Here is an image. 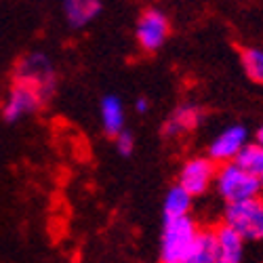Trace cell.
I'll return each instance as SVG.
<instances>
[{
  "mask_svg": "<svg viewBox=\"0 0 263 263\" xmlns=\"http://www.w3.org/2000/svg\"><path fill=\"white\" fill-rule=\"evenodd\" d=\"M215 185L219 196L230 204V202H240L249 198H259L261 194V183L259 177L247 168H242L238 162H223L217 168L215 175Z\"/></svg>",
  "mask_w": 263,
  "mask_h": 263,
  "instance_id": "1",
  "label": "cell"
},
{
  "mask_svg": "<svg viewBox=\"0 0 263 263\" xmlns=\"http://www.w3.org/2000/svg\"><path fill=\"white\" fill-rule=\"evenodd\" d=\"M196 236H198V226H196V221L190 215L164 219L162 240H160V259H162V263L183 261L185 255L190 253L192 245H194Z\"/></svg>",
  "mask_w": 263,
  "mask_h": 263,
  "instance_id": "2",
  "label": "cell"
},
{
  "mask_svg": "<svg viewBox=\"0 0 263 263\" xmlns=\"http://www.w3.org/2000/svg\"><path fill=\"white\" fill-rule=\"evenodd\" d=\"M55 78L57 74H55L51 59L45 53H38V51L24 55L15 68V80L34 86L45 99L51 97V93L55 91V84H57Z\"/></svg>",
  "mask_w": 263,
  "mask_h": 263,
  "instance_id": "3",
  "label": "cell"
},
{
  "mask_svg": "<svg viewBox=\"0 0 263 263\" xmlns=\"http://www.w3.org/2000/svg\"><path fill=\"white\" fill-rule=\"evenodd\" d=\"M223 223L236 230L245 240H263V200L249 198L230 202L223 215Z\"/></svg>",
  "mask_w": 263,
  "mask_h": 263,
  "instance_id": "4",
  "label": "cell"
},
{
  "mask_svg": "<svg viewBox=\"0 0 263 263\" xmlns=\"http://www.w3.org/2000/svg\"><path fill=\"white\" fill-rule=\"evenodd\" d=\"M171 34V24L168 17L158 11V9H145L139 19H137V28H135V36L141 51L145 53H156L164 47V42Z\"/></svg>",
  "mask_w": 263,
  "mask_h": 263,
  "instance_id": "5",
  "label": "cell"
},
{
  "mask_svg": "<svg viewBox=\"0 0 263 263\" xmlns=\"http://www.w3.org/2000/svg\"><path fill=\"white\" fill-rule=\"evenodd\" d=\"M217 175V162L209 156H198L187 160L179 171V185L192 196L198 198L209 192V187L215 183Z\"/></svg>",
  "mask_w": 263,
  "mask_h": 263,
  "instance_id": "6",
  "label": "cell"
},
{
  "mask_svg": "<svg viewBox=\"0 0 263 263\" xmlns=\"http://www.w3.org/2000/svg\"><path fill=\"white\" fill-rule=\"evenodd\" d=\"M42 101H45V97H42L34 86L15 80L9 95H7V99H5L3 116H5L7 122H17L21 118L34 114L36 109L42 105Z\"/></svg>",
  "mask_w": 263,
  "mask_h": 263,
  "instance_id": "7",
  "label": "cell"
},
{
  "mask_svg": "<svg viewBox=\"0 0 263 263\" xmlns=\"http://www.w3.org/2000/svg\"><path fill=\"white\" fill-rule=\"evenodd\" d=\"M249 143V133L242 124H234L228 126L219 133L211 145H209V158L215 160L217 164H223V162H232L238 152L242 149Z\"/></svg>",
  "mask_w": 263,
  "mask_h": 263,
  "instance_id": "8",
  "label": "cell"
},
{
  "mask_svg": "<svg viewBox=\"0 0 263 263\" xmlns=\"http://www.w3.org/2000/svg\"><path fill=\"white\" fill-rule=\"evenodd\" d=\"M204 120L202 107L194 105V103H183L179 107H175V112L164 120L162 124V135L168 139L181 137L190 130H196Z\"/></svg>",
  "mask_w": 263,
  "mask_h": 263,
  "instance_id": "9",
  "label": "cell"
},
{
  "mask_svg": "<svg viewBox=\"0 0 263 263\" xmlns=\"http://www.w3.org/2000/svg\"><path fill=\"white\" fill-rule=\"evenodd\" d=\"M217 242V263H242L245 255V238L228 223L219 226L215 230Z\"/></svg>",
  "mask_w": 263,
  "mask_h": 263,
  "instance_id": "10",
  "label": "cell"
},
{
  "mask_svg": "<svg viewBox=\"0 0 263 263\" xmlns=\"http://www.w3.org/2000/svg\"><path fill=\"white\" fill-rule=\"evenodd\" d=\"M63 3V15L70 28L80 30L95 21L101 13V0H61Z\"/></svg>",
  "mask_w": 263,
  "mask_h": 263,
  "instance_id": "11",
  "label": "cell"
},
{
  "mask_svg": "<svg viewBox=\"0 0 263 263\" xmlns=\"http://www.w3.org/2000/svg\"><path fill=\"white\" fill-rule=\"evenodd\" d=\"M181 263H217L215 230H198V236Z\"/></svg>",
  "mask_w": 263,
  "mask_h": 263,
  "instance_id": "12",
  "label": "cell"
},
{
  "mask_svg": "<svg viewBox=\"0 0 263 263\" xmlns=\"http://www.w3.org/2000/svg\"><path fill=\"white\" fill-rule=\"evenodd\" d=\"M101 124L105 133L112 137L124 128V107L116 95H105L101 99Z\"/></svg>",
  "mask_w": 263,
  "mask_h": 263,
  "instance_id": "13",
  "label": "cell"
},
{
  "mask_svg": "<svg viewBox=\"0 0 263 263\" xmlns=\"http://www.w3.org/2000/svg\"><path fill=\"white\" fill-rule=\"evenodd\" d=\"M192 196L177 183L175 187H171L166 192V198H164V219H175V217H185L192 211Z\"/></svg>",
  "mask_w": 263,
  "mask_h": 263,
  "instance_id": "14",
  "label": "cell"
},
{
  "mask_svg": "<svg viewBox=\"0 0 263 263\" xmlns=\"http://www.w3.org/2000/svg\"><path fill=\"white\" fill-rule=\"evenodd\" d=\"M240 63H242L245 74L263 86V49L259 47H245L240 51Z\"/></svg>",
  "mask_w": 263,
  "mask_h": 263,
  "instance_id": "15",
  "label": "cell"
},
{
  "mask_svg": "<svg viewBox=\"0 0 263 263\" xmlns=\"http://www.w3.org/2000/svg\"><path fill=\"white\" fill-rule=\"evenodd\" d=\"M234 162H238L249 173L261 177L263 175V145H259L257 141L255 143H247L242 149L238 152V156L234 158Z\"/></svg>",
  "mask_w": 263,
  "mask_h": 263,
  "instance_id": "16",
  "label": "cell"
},
{
  "mask_svg": "<svg viewBox=\"0 0 263 263\" xmlns=\"http://www.w3.org/2000/svg\"><path fill=\"white\" fill-rule=\"evenodd\" d=\"M116 149H118V154L128 156L130 152L135 149V137H133V133H128L126 128H122L120 133L116 135Z\"/></svg>",
  "mask_w": 263,
  "mask_h": 263,
  "instance_id": "17",
  "label": "cell"
},
{
  "mask_svg": "<svg viewBox=\"0 0 263 263\" xmlns=\"http://www.w3.org/2000/svg\"><path fill=\"white\" fill-rule=\"evenodd\" d=\"M135 109L139 114H145L147 109H149V99H145V97H139L137 101H135Z\"/></svg>",
  "mask_w": 263,
  "mask_h": 263,
  "instance_id": "18",
  "label": "cell"
},
{
  "mask_svg": "<svg viewBox=\"0 0 263 263\" xmlns=\"http://www.w3.org/2000/svg\"><path fill=\"white\" fill-rule=\"evenodd\" d=\"M255 141L259 143V145H263V126L257 130V135H255Z\"/></svg>",
  "mask_w": 263,
  "mask_h": 263,
  "instance_id": "19",
  "label": "cell"
},
{
  "mask_svg": "<svg viewBox=\"0 0 263 263\" xmlns=\"http://www.w3.org/2000/svg\"><path fill=\"white\" fill-rule=\"evenodd\" d=\"M259 183H261V192H263V175H261V177H259Z\"/></svg>",
  "mask_w": 263,
  "mask_h": 263,
  "instance_id": "20",
  "label": "cell"
},
{
  "mask_svg": "<svg viewBox=\"0 0 263 263\" xmlns=\"http://www.w3.org/2000/svg\"><path fill=\"white\" fill-rule=\"evenodd\" d=\"M177 263H181V261H177Z\"/></svg>",
  "mask_w": 263,
  "mask_h": 263,
  "instance_id": "21",
  "label": "cell"
}]
</instances>
